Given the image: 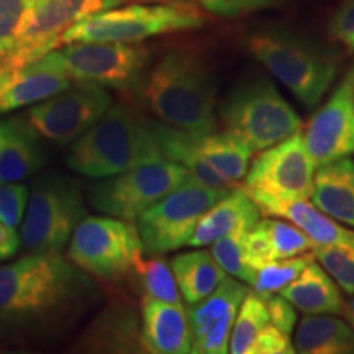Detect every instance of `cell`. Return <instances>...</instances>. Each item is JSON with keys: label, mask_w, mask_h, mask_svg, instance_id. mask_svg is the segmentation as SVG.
Here are the masks:
<instances>
[{"label": "cell", "mask_w": 354, "mask_h": 354, "mask_svg": "<svg viewBox=\"0 0 354 354\" xmlns=\"http://www.w3.org/2000/svg\"><path fill=\"white\" fill-rule=\"evenodd\" d=\"M102 300L100 287L61 254L33 253L0 268V339L53 343Z\"/></svg>", "instance_id": "obj_1"}, {"label": "cell", "mask_w": 354, "mask_h": 354, "mask_svg": "<svg viewBox=\"0 0 354 354\" xmlns=\"http://www.w3.org/2000/svg\"><path fill=\"white\" fill-rule=\"evenodd\" d=\"M135 88L141 104L166 125L198 133L215 130V84L198 53L167 51Z\"/></svg>", "instance_id": "obj_2"}, {"label": "cell", "mask_w": 354, "mask_h": 354, "mask_svg": "<svg viewBox=\"0 0 354 354\" xmlns=\"http://www.w3.org/2000/svg\"><path fill=\"white\" fill-rule=\"evenodd\" d=\"M246 48L307 109L320 104L338 74V53L290 26H254Z\"/></svg>", "instance_id": "obj_3"}, {"label": "cell", "mask_w": 354, "mask_h": 354, "mask_svg": "<svg viewBox=\"0 0 354 354\" xmlns=\"http://www.w3.org/2000/svg\"><path fill=\"white\" fill-rule=\"evenodd\" d=\"M161 159L158 123L131 105L118 104L79 136L68 165L79 174L102 179Z\"/></svg>", "instance_id": "obj_4"}, {"label": "cell", "mask_w": 354, "mask_h": 354, "mask_svg": "<svg viewBox=\"0 0 354 354\" xmlns=\"http://www.w3.org/2000/svg\"><path fill=\"white\" fill-rule=\"evenodd\" d=\"M158 135L165 159L184 166L190 179L221 189L245 179L253 149L234 133L185 131L161 122Z\"/></svg>", "instance_id": "obj_5"}, {"label": "cell", "mask_w": 354, "mask_h": 354, "mask_svg": "<svg viewBox=\"0 0 354 354\" xmlns=\"http://www.w3.org/2000/svg\"><path fill=\"white\" fill-rule=\"evenodd\" d=\"M227 131L238 135L253 151H263L302 128L294 107L269 77H248L232 88L220 107Z\"/></svg>", "instance_id": "obj_6"}, {"label": "cell", "mask_w": 354, "mask_h": 354, "mask_svg": "<svg viewBox=\"0 0 354 354\" xmlns=\"http://www.w3.org/2000/svg\"><path fill=\"white\" fill-rule=\"evenodd\" d=\"M203 24V13L190 3L128 6L86 17L66 30L61 43H140L165 33L198 28Z\"/></svg>", "instance_id": "obj_7"}, {"label": "cell", "mask_w": 354, "mask_h": 354, "mask_svg": "<svg viewBox=\"0 0 354 354\" xmlns=\"http://www.w3.org/2000/svg\"><path fill=\"white\" fill-rule=\"evenodd\" d=\"M86 216V203L76 180L57 172L44 174L28 192L21 241L32 253L61 254Z\"/></svg>", "instance_id": "obj_8"}, {"label": "cell", "mask_w": 354, "mask_h": 354, "mask_svg": "<svg viewBox=\"0 0 354 354\" xmlns=\"http://www.w3.org/2000/svg\"><path fill=\"white\" fill-rule=\"evenodd\" d=\"M69 261L104 284H120L143 259V245L130 220L86 216L73 232Z\"/></svg>", "instance_id": "obj_9"}, {"label": "cell", "mask_w": 354, "mask_h": 354, "mask_svg": "<svg viewBox=\"0 0 354 354\" xmlns=\"http://www.w3.org/2000/svg\"><path fill=\"white\" fill-rule=\"evenodd\" d=\"M315 166L302 131L259 151L248 167L241 189L253 198L261 214L272 203L308 201L313 194Z\"/></svg>", "instance_id": "obj_10"}, {"label": "cell", "mask_w": 354, "mask_h": 354, "mask_svg": "<svg viewBox=\"0 0 354 354\" xmlns=\"http://www.w3.org/2000/svg\"><path fill=\"white\" fill-rule=\"evenodd\" d=\"M233 187H209L187 177L136 218L143 253L166 254L185 246L202 215Z\"/></svg>", "instance_id": "obj_11"}, {"label": "cell", "mask_w": 354, "mask_h": 354, "mask_svg": "<svg viewBox=\"0 0 354 354\" xmlns=\"http://www.w3.org/2000/svg\"><path fill=\"white\" fill-rule=\"evenodd\" d=\"M189 177L174 161L146 162L120 174L104 177L88 189V203L95 210L123 220H136Z\"/></svg>", "instance_id": "obj_12"}, {"label": "cell", "mask_w": 354, "mask_h": 354, "mask_svg": "<svg viewBox=\"0 0 354 354\" xmlns=\"http://www.w3.org/2000/svg\"><path fill=\"white\" fill-rule=\"evenodd\" d=\"M123 0H33L13 48L0 56L6 68H20L39 59L61 44L74 24L94 13L120 6Z\"/></svg>", "instance_id": "obj_13"}, {"label": "cell", "mask_w": 354, "mask_h": 354, "mask_svg": "<svg viewBox=\"0 0 354 354\" xmlns=\"http://www.w3.org/2000/svg\"><path fill=\"white\" fill-rule=\"evenodd\" d=\"M64 68L76 82L135 88L149 64V51L133 43H71L61 50Z\"/></svg>", "instance_id": "obj_14"}, {"label": "cell", "mask_w": 354, "mask_h": 354, "mask_svg": "<svg viewBox=\"0 0 354 354\" xmlns=\"http://www.w3.org/2000/svg\"><path fill=\"white\" fill-rule=\"evenodd\" d=\"M110 107L112 97L104 86L77 82L35 105L26 118L44 138L64 145L82 136Z\"/></svg>", "instance_id": "obj_15"}, {"label": "cell", "mask_w": 354, "mask_h": 354, "mask_svg": "<svg viewBox=\"0 0 354 354\" xmlns=\"http://www.w3.org/2000/svg\"><path fill=\"white\" fill-rule=\"evenodd\" d=\"M304 138L315 169L354 153V66L308 122Z\"/></svg>", "instance_id": "obj_16"}, {"label": "cell", "mask_w": 354, "mask_h": 354, "mask_svg": "<svg viewBox=\"0 0 354 354\" xmlns=\"http://www.w3.org/2000/svg\"><path fill=\"white\" fill-rule=\"evenodd\" d=\"M250 292L236 277L227 276L209 297L189 305L187 318L192 333V351L197 354L228 353L230 336L238 310Z\"/></svg>", "instance_id": "obj_17"}, {"label": "cell", "mask_w": 354, "mask_h": 354, "mask_svg": "<svg viewBox=\"0 0 354 354\" xmlns=\"http://www.w3.org/2000/svg\"><path fill=\"white\" fill-rule=\"evenodd\" d=\"M61 51H51L20 68L0 64V113L50 99L71 87Z\"/></svg>", "instance_id": "obj_18"}, {"label": "cell", "mask_w": 354, "mask_h": 354, "mask_svg": "<svg viewBox=\"0 0 354 354\" xmlns=\"http://www.w3.org/2000/svg\"><path fill=\"white\" fill-rule=\"evenodd\" d=\"M141 343L145 351L156 354H187L192 351V333L183 305L162 302L145 295Z\"/></svg>", "instance_id": "obj_19"}, {"label": "cell", "mask_w": 354, "mask_h": 354, "mask_svg": "<svg viewBox=\"0 0 354 354\" xmlns=\"http://www.w3.org/2000/svg\"><path fill=\"white\" fill-rule=\"evenodd\" d=\"M46 162L39 133L25 117L0 122V184L33 176Z\"/></svg>", "instance_id": "obj_20"}, {"label": "cell", "mask_w": 354, "mask_h": 354, "mask_svg": "<svg viewBox=\"0 0 354 354\" xmlns=\"http://www.w3.org/2000/svg\"><path fill=\"white\" fill-rule=\"evenodd\" d=\"M261 210L241 187H234L214 203L194 230L187 245L192 248L209 246L233 232L250 230L261 220Z\"/></svg>", "instance_id": "obj_21"}, {"label": "cell", "mask_w": 354, "mask_h": 354, "mask_svg": "<svg viewBox=\"0 0 354 354\" xmlns=\"http://www.w3.org/2000/svg\"><path fill=\"white\" fill-rule=\"evenodd\" d=\"M313 246V241L294 223L274 218L259 220L246 234V258L256 272L272 261L304 254Z\"/></svg>", "instance_id": "obj_22"}, {"label": "cell", "mask_w": 354, "mask_h": 354, "mask_svg": "<svg viewBox=\"0 0 354 354\" xmlns=\"http://www.w3.org/2000/svg\"><path fill=\"white\" fill-rule=\"evenodd\" d=\"M312 201L331 218L354 228V159L339 158L317 167Z\"/></svg>", "instance_id": "obj_23"}, {"label": "cell", "mask_w": 354, "mask_h": 354, "mask_svg": "<svg viewBox=\"0 0 354 354\" xmlns=\"http://www.w3.org/2000/svg\"><path fill=\"white\" fill-rule=\"evenodd\" d=\"M279 295L307 315L343 313L344 302L338 284L315 261H312L290 284L282 287Z\"/></svg>", "instance_id": "obj_24"}, {"label": "cell", "mask_w": 354, "mask_h": 354, "mask_svg": "<svg viewBox=\"0 0 354 354\" xmlns=\"http://www.w3.org/2000/svg\"><path fill=\"white\" fill-rule=\"evenodd\" d=\"M268 216H282L299 227L313 245H349L354 246V232L342 227L308 201L272 203L263 210Z\"/></svg>", "instance_id": "obj_25"}, {"label": "cell", "mask_w": 354, "mask_h": 354, "mask_svg": "<svg viewBox=\"0 0 354 354\" xmlns=\"http://www.w3.org/2000/svg\"><path fill=\"white\" fill-rule=\"evenodd\" d=\"M294 348L302 354H354V328L336 317L307 315L299 323Z\"/></svg>", "instance_id": "obj_26"}, {"label": "cell", "mask_w": 354, "mask_h": 354, "mask_svg": "<svg viewBox=\"0 0 354 354\" xmlns=\"http://www.w3.org/2000/svg\"><path fill=\"white\" fill-rule=\"evenodd\" d=\"M180 295L189 305L197 304L214 292L228 276L209 251H192L177 254L171 261Z\"/></svg>", "instance_id": "obj_27"}, {"label": "cell", "mask_w": 354, "mask_h": 354, "mask_svg": "<svg viewBox=\"0 0 354 354\" xmlns=\"http://www.w3.org/2000/svg\"><path fill=\"white\" fill-rule=\"evenodd\" d=\"M269 323L271 320H269V312L263 295L256 294V292H248L240 305V310H238L236 320H234L228 353L248 354L256 336Z\"/></svg>", "instance_id": "obj_28"}, {"label": "cell", "mask_w": 354, "mask_h": 354, "mask_svg": "<svg viewBox=\"0 0 354 354\" xmlns=\"http://www.w3.org/2000/svg\"><path fill=\"white\" fill-rule=\"evenodd\" d=\"M135 331V322L128 312L120 307H112L102 312L94 323V335L86 346L88 351H128L133 346L118 333H131ZM141 336V335H140Z\"/></svg>", "instance_id": "obj_29"}, {"label": "cell", "mask_w": 354, "mask_h": 354, "mask_svg": "<svg viewBox=\"0 0 354 354\" xmlns=\"http://www.w3.org/2000/svg\"><path fill=\"white\" fill-rule=\"evenodd\" d=\"M250 230L233 232L218 238L212 243V254L228 276L236 277L238 281L245 282L248 286H253L256 271L251 268L246 258V234Z\"/></svg>", "instance_id": "obj_30"}, {"label": "cell", "mask_w": 354, "mask_h": 354, "mask_svg": "<svg viewBox=\"0 0 354 354\" xmlns=\"http://www.w3.org/2000/svg\"><path fill=\"white\" fill-rule=\"evenodd\" d=\"M135 272L138 274L141 286L145 289V295L159 299L162 302L183 305L174 272H172L169 264L161 258V254H154L148 261L141 259Z\"/></svg>", "instance_id": "obj_31"}, {"label": "cell", "mask_w": 354, "mask_h": 354, "mask_svg": "<svg viewBox=\"0 0 354 354\" xmlns=\"http://www.w3.org/2000/svg\"><path fill=\"white\" fill-rule=\"evenodd\" d=\"M315 261V256L313 253L310 254H297L292 256V258H284L272 261V263L263 266V268L258 269L254 279V292L256 294L263 295V297H269V295L276 294L290 284L295 277L299 276L300 272L304 271L307 266Z\"/></svg>", "instance_id": "obj_32"}, {"label": "cell", "mask_w": 354, "mask_h": 354, "mask_svg": "<svg viewBox=\"0 0 354 354\" xmlns=\"http://www.w3.org/2000/svg\"><path fill=\"white\" fill-rule=\"evenodd\" d=\"M313 256L346 294H354V246L315 245Z\"/></svg>", "instance_id": "obj_33"}, {"label": "cell", "mask_w": 354, "mask_h": 354, "mask_svg": "<svg viewBox=\"0 0 354 354\" xmlns=\"http://www.w3.org/2000/svg\"><path fill=\"white\" fill-rule=\"evenodd\" d=\"M33 0H0V56L12 50Z\"/></svg>", "instance_id": "obj_34"}, {"label": "cell", "mask_w": 354, "mask_h": 354, "mask_svg": "<svg viewBox=\"0 0 354 354\" xmlns=\"http://www.w3.org/2000/svg\"><path fill=\"white\" fill-rule=\"evenodd\" d=\"M194 2L214 15L234 19L246 13L279 7L284 0H194Z\"/></svg>", "instance_id": "obj_35"}, {"label": "cell", "mask_w": 354, "mask_h": 354, "mask_svg": "<svg viewBox=\"0 0 354 354\" xmlns=\"http://www.w3.org/2000/svg\"><path fill=\"white\" fill-rule=\"evenodd\" d=\"M28 202V189L24 184H0V220L15 228L20 223Z\"/></svg>", "instance_id": "obj_36"}, {"label": "cell", "mask_w": 354, "mask_h": 354, "mask_svg": "<svg viewBox=\"0 0 354 354\" xmlns=\"http://www.w3.org/2000/svg\"><path fill=\"white\" fill-rule=\"evenodd\" d=\"M295 353L290 335L284 333L274 326L272 323L266 325L261 333L256 336L248 354H292Z\"/></svg>", "instance_id": "obj_37"}, {"label": "cell", "mask_w": 354, "mask_h": 354, "mask_svg": "<svg viewBox=\"0 0 354 354\" xmlns=\"http://www.w3.org/2000/svg\"><path fill=\"white\" fill-rule=\"evenodd\" d=\"M330 33L354 50V0H343L330 20Z\"/></svg>", "instance_id": "obj_38"}, {"label": "cell", "mask_w": 354, "mask_h": 354, "mask_svg": "<svg viewBox=\"0 0 354 354\" xmlns=\"http://www.w3.org/2000/svg\"><path fill=\"white\" fill-rule=\"evenodd\" d=\"M266 307L269 312V320L274 326L282 330L287 335H292L294 331L295 323H297V313H295V307L289 300H286L282 295H269L264 297Z\"/></svg>", "instance_id": "obj_39"}, {"label": "cell", "mask_w": 354, "mask_h": 354, "mask_svg": "<svg viewBox=\"0 0 354 354\" xmlns=\"http://www.w3.org/2000/svg\"><path fill=\"white\" fill-rule=\"evenodd\" d=\"M343 315H344V318H346V322L349 323V325L354 328V294H353V297L349 299L346 304H344Z\"/></svg>", "instance_id": "obj_40"}, {"label": "cell", "mask_w": 354, "mask_h": 354, "mask_svg": "<svg viewBox=\"0 0 354 354\" xmlns=\"http://www.w3.org/2000/svg\"><path fill=\"white\" fill-rule=\"evenodd\" d=\"M3 259H8V256L6 253H2V251H0V261H3Z\"/></svg>", "instance_id": "obj_41"}]
</instances>
